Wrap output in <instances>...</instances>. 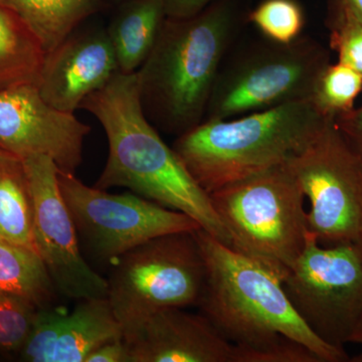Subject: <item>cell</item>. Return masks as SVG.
Listing matches in <instances>:
<instances>
[{
	"label": "cell",
	"instance_id": "1",
	"mask_svg": "<svg viewBox=\"0 0 362 362\" xmlns=\"http://www.w3.org/2000/svg\"><path fill=\"white\" fill-rule=\"evenodd\" d=\"M81 109L99 121L108 140V159L95 187L128 188L133 194L187 214L202 230L230 245L209 194L145 115L137 71H118L108 84L90 95Z\"/></svg>",
	"mask_w": 362,
	"mask_h": 362
},
{
	"label": "cell",
	"instance_id": "2",
	"mask_svg": "<svg viewBox=\"0 0 362 362\" xmlns=\"http://www.w3.org/2000/svg\"><path fill=\"white\" fill-rule=\"evenodd\" d=\"M195 235L206 264V282L197 305L228 341L240 349L258 350L290 338L322 362L350 361L344 349L328 344L307 327L277 274L202 228Z\"/></svg>",
	"mask_w": 362,
	"mask_h": 362
},
{
	"label": "cell",
	"instance_id": "3",
	"mask_svg": "<svg viewBox=\"0 0 362 362\" xmlns=\"http://www.w3.org/2000/svg\"><path fill=\"white\" fill-rule=\"evenodd\" d=\"M235 26L233 9L211 4L192 18H165L137 71L145 115L170 134L202 122Z\"/></svg>",
	"mask_w": 362,
	"mask_h": 362
},
{
	"label": "cell",
	"instance_id": "4",
	"mask_svg": "<svg viewBox=\"0 0 362 362\" xmlns=\"http://www.w3.org/2000/svg\"><path fill=\"white\" fill-rule=\"evenodd\" d=\"M329 121L311 100L206 120L178 136L176 156L207 192L287 163Z\"/></svg>",
	"mask_w": 362,
	"mask_h": 362
},
{
	"label": "cell",
	"instance_id": "5",
	"mask_svg": "<svg viewBox=\"0 0 362 362\" xmlns=\"http://www.w3.org/2000/svg\"><path fill=\"white\" fill-rule=\"evenodd\" d=\"M235 251L284 279L306 246L305 197L286 164L209 194Z\"/></svg>",
	"mask_w": 362,
	"mask_h": 362
},
{
	"label": "cell",
	"instance_id": "6",
	"mask_svg": "<svg viewBox=\"0 0 362 362\" xmlns=\"http://www.w3.org/2000/svg\"><path fill=\"white\" fill-rule=\"evenodd\" d=\"M112 266L107 298L123 328L154 312L199 304L206 282L195 230L153 238Z\"/></svg>",
	"mask_w": 362,
	"mask_h": 362
},
{
	"label": "cell",
	"instance_id": "7",
	"mask_svg": "<svg viewBox=\"0 0 362 362\" xmlns=\"http://www.w3.org/2000/svg\"><path fill=\"white\" fill-rule=\"evenodd\" d=\"M283 287L307 327L328 344L344 349L362 316L361 246H323L310 233Z\"/></svg>",
	"mask_w": 362,
	"mask_h": 362
},
{
	"label": "cell",
	"instance_id": "8",
	"mask_svg": "<svg viewBox=\"0 0 362 362\" xmlns=\"http://www.w3.org/2000/svg\"><path fill=\"white\" fill-rule=\"evenodd\" d=\"M329 63L326 49L308 37L256 49L218 74L206 120L235 118L311 100L317 78Z\"/></svg>",
	"mask_w": 362,
	"mask_h": 362
},
{
	"label": "cell",
	"instance_id": "9",
	"mask_svg": "<svg viewBox=\"0 0 362 362\" xmlns=\"http://www.w3.org/2000/svg\"><path fill=\"white\" fill-rule=\"evenodd\" d=\"M308 199V230L323 246L356 243L362 230V158L329 121L286 163Z\"/></svg>",
	"mask_w": 362,
	"mask_h": 362
},
{
	"label": "cell",
	"instance_id": "10",
	"mask_svg": "<svg viewBox=\"0 0 362 362\" xmlns=\"http://www.w3.org/2000/svg\"><path fill=\"white\" fill-rule=\"evenodd\" d=\"M59 185L75 223L80 246L93 259L113 264L142 243L201 226L187 214L126 192L87 187L75 173L59 170Z\"/></svg>",
	"mask_w": 362,
	"mask_h": 362
},
{
	"label": "cell",
	"instance_id": "11",
	"mask_svg": "<svg viewBox=\"0 0 362 362\" xmlns=\"http://www.w3.org/2000/svg\"><path fill=\"white\" fill-rule=\"evenodd\" d=\"M32 197L33 242L57 292L71 299L108 297V281L83 256L75 223L59 185V168L49 157L21 159Z\"/></svg>",
	"mask_w": 362,
	"mask_h": 362
},
{
	"label": "cell",
	"instance_id": "12",
	"mask_svg": "<svg viewBox=\"0 0 362 362\" xmlns=\"http://www.w3.org/2000/svg\"><path fill=\"white\" fill-rule=\"evenodd\" d=\"M90 131L74 113L47 103L35 83L0 89V148L20 159L47 156L59 170L75 173Z\"/></svg>",
	"mask_w": 362,
	"mask_h": 362
},
{
	"label": "cell",
	"instance_id": "13",
	"mask_svg": "<svg viewBox=\"0 0 362 362\" xmlns=\"http://www.w3.org/2000/svg\"><path fill=\"white\" fill-rule=\"evenodd\" d=\"M129 362H235V344L204 314L154 312L123 328Z\"/></svg>",
	"mask_w": 362,
	"mask_h": 362
},
{
	"label": "cell",
	"instance_id": "14",
	"mask_svg": "<svg viewBox=\"0 0 362 362\" xmlns=\"http://www.w3.org/2000/svg\"><path fill=\"white\" fill-rule=\"evenodd\" d=\"M118 71L107 30L75 32L45 52L37 86L47 103L58 110L74 113Z\"/></svg>",
	"mask_w": 362,
	"mask_h": 362
},
{
	"label": "cell",
	"instance_id": "15",
	"mask_svg": "<svg viewBox=\"0 0 362 362\" xmlns=\"http://www.w3.org/2000/svg\"><path fill=\"white\" fill-rule=\"evenodd\" d=\"M122 338L108 298L81 300L71 313L40 308L20 354L30 362H85L98 347Z\"/></svg>",
	"mask_w": 362,
	"mask_h": 362
},
{
	"label": "cell",
	"instance_id": "16",
	"mask_svg": "<svg viewBox=\"0 0 362 362\" xmlns=\"http://www.w3.org/2000/svg\"><path fill=\"white\" fill-rule=\"evenodd\" d=\"M165 18V0H127L121 6L107 30L120 73L141 68Z\"/></svg>",
	"mask_w": 362,
	"mask_h": 362
},
{
	"label": "cell",
	"instance_id": "17",
	"mask_svg": "<svg viewBox=\"0 0 362 362\" xmlns=\"http://www.w3.org/2000/svg\"><path fill=\"white\" fill-rule=\"evenodd\" d=\"M0 4L25 23L49 52L97 13L101 0H0Z\"/></svg>",
	"mask_w": 362,
	"mask_h": 362
},
{
	"label": "cell",
	"instance_id": "18",
	"mask_svg": "<svg viewBox=\"0 0 362 362\" xmlns=\"http://www.w3.org/2000/svg\"><path fill=\"white\" fill-rule=\"evenodd\" d=\"M45 54L25 23L0 4V89L21 83L37 84Z\"/></svg>",
	"mask_w": 362,
	"mask_h": 362
},
{
	"label": "cell",
	"instance_id": "19",
	"mask_svg": "<svg viewBox=\"0 0 362 362\" xmlns=\"http://www.w3.org/2000/svg\"><path fill=\"white\" fill-rule=\"evenodd\" d=\"M56 292L35 250L0 239V294L18 295L45 308Z\"/></svg>",
	"mask_w": 362,
	"mask_h": 362
},
{
	"label": "cell",
	"instance_id": "20",
	"mask_svg": "<svg viewBox=\"0 0 362 362\" xmlns=\"http://www.w3.org/2000/svg\"><path fill=\"white\" fill-rule=\"evenodd\" d=\"M0 239L35 251L32 197L21 160L0 162Z\"/></svg>",
	"mask_w": 362,
	"mask_h": 362
},
{
	"label": "cell",
	"instance_id": "21",
	"mask_svg": "<svg viewBox=\"0 0 362 362\" xmlns=\"http://www.w3.org/2000/svg\"><path fill=\"white\" fill-rule=\"evenodd\" d=\"M362 77L341 63L328 64L317 78L311 101L325 118L335 121L354 109Z\"/></svg>",
	"mask_w": 362,
	"mask_h": 362
},
{
	"label": "cell",
	"instance_id": "22",
	"mask_svg": "<svg viewBox=\"0 0 362 362\" xmlns=\"http://www.w3.org/2000/svg\"><path fill=\"white\" fill-rule=\"evenodd\" d=\"M249 21L279 45L299 39L305 25L304 11L296 0H264L250 13Z\"/></svg>",
	"mask_w": 362,
	"mask_h": 362
},
{
	"label": "cell",
	"instance_id": "23",
	"mask_svg": "<svg viewBox=\"0 0 362 362\" xmlns=\"http://www.w3.org/2000/svg\"><path fill=\"white\" fill-rule=\"evenodd\" d=\"M330 47L338 63L349 66L362 77V21L351 11L346 0H331Z\"/></svg>",
	"mask_w": 362,
	"mask_h": 362
},
{
	"label": "cell",
	"instance_id": "24",
	"mask_svg": "<svg viewBox=\"0 0 362 362\" xmlns=\"http://www.w3.org/2000/svg\"><path fill=\"white\" fill-rule=\"evenodd\" d=\"M40 307L18 295L0 294V351L20 352Z\"/></svg>",
	"mask_w": 362,
	"mask_h": 362
},
{
	"label": "cell",
	"instance_id": "25",
	"mask_svg": "<svg viewBox=\"0 0 362 362\" xmlns=\"http://www.w3.org/2000/svg\"><path fill=\"white\" fill-rule=\"evenodd\" d=\"M338 129L362 158V106L335 120Z\"/></svg>",
	"mask_w": 362,
	"mask_h": 362
},
{
	"label": "cell",
	"instance_id": "26",
	"mask_svg": "<svg viewBox=\"0 0 362 362\" xmlns=\"http://www.w3.org/2000/svg\"><path fill=\"white\" fill-rule=\"evenodd\" d=\"M214 0H165L166 18L173 20L192 18L211 6Z\"/></svg>",
	"mask_w": 362,
	"mask_h": 362
},
{
	"label": "cell",
	"instance_id": "27",
	"mask_svg": "<svg viewBox=\"0 0 362 362\" xmlns=\"http://www.w3.org/2000/svg\"><path fill=\"white\" fill-rule=\"evenodd\" d=\"M85 362H129L123 338L98 347L90 352Z\"/></svg>",
	"mask_w": 362,
	"mask_h": 362
},
{
	"label": "cell",
	"instance_id": "28",
	"mask_svg": "<svg viewBox=\"0 0 362 362\" xmlns=\"http://www.w3.org/2000/svg\"><path fill=\"white\" fill-rule=\"evenodd\" d=\"M349 343H356V344L362 345V316L361 320L357 323L356 329L350 337Z\"/></svg>",
	"mask_w": 362,
	"mask_h": 362
},
{
	"label": "cell",
	"instance_id": "29",
	"mask_svg": "<svg viewBox=\"0 0 362 362\" xmlns=\"http://www.w3.org/2000/svg\"><path fill=\"white\" fill-rule=\"evenodd\" d=\"M351 11L362 21V0H346Z\"/></svg>",
	"mask_w": 362,
	"mask_h": 362
},
{
	"label": "cell",
	"instance_id": "30",
	"mask_svg": "<svg viewBox=\"0 0 362 362\" xmlns=\"http://www.w3.org/2000/svg\"><path fill=\"white\" fill-rule=\"evenodd\" d=\"M13 160H21V159L18 158L13 154L9 153V152L6 151L2 148H0V162H6V161H13Z\"/></svg>",
	"mask_w": 362,
	"mask_h": 362
},
{
	"label": "cell",
	"instance_id": "31",
	"mask_svg": "<svg viewBox=\"0 0 362 362\" xmlns=\"http://www.w3.org/2000/svg\"><path fill=\"white\" fill-rule=\"evenodd\" d=\"M350 361H351V362H362V354H358V356L352 357V358H350Z\"/></svg>",
	"mask_w": 362,
	"mask_h": 362
},
{
	"label": "cell",
	"instance_id": "32",
	"mask_svg": "<svg viewBox=\"0 0 362 362\" xmlns=\"http://www.w3.org/2000/svg\"><path fill=\"white\" fill-rule=\"evenodd\" d=\"M357 244L359 245V246H361V249H362V230H361V235H359V239L358 240H357Z\"/></svg>",
	"mask_w": 362,
	"mask_h": 362
}]
</instances>
